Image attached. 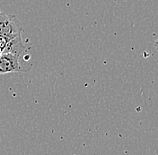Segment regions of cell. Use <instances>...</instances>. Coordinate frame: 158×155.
<instances>
[{
	"mask_svg": "<svg viewBox=\"0 0 158 155\" xmlns=\"http://www.w3.org/2000/svg\"><path fill=\"white\" fill-rule=\"evenodd\" d=\"M2 52H3V51H2V49H1V48H0V55L2 54Z\"/></svg>",
	"mask_w": 158,
	"mask_h": 155,
	"instance_id": "cell-5",
	"label": "cell"
},
{
	"mask_svg": "<svg viewBox=\"0 0 158 155\" xmlns=\"http://www.w3.org/2000/svg\"><path fill=\"white\" fill-rule=\"evenodd\" d=\"M19 59V56L3 52L0 55V75L24 72L20 64Z\"/></svg>",
	"mask_w": 158,
	"mask_h": 155,
	"instance_id": "cell-2",
	"label": "cell"
},
{
	"mask_svg": "<svg viewBox=\"0 0 158 155\" xmlns=\"http://www.w3.org/2000/svg\"><path fill=\"white\" fill-rule=\"evenodd\" d=\"M23 26L15 15L0 12V37L11 39L21 34Z\"/></svg>",
	"mask_w": 158,
	"mask_h": 155,
	"instance_id": "cell-1",
	"label": "cell"
},
{
	"mask_svg": "<svg viewBox=\"0 0 158 155\" xmlns=\"http://www.w3.org/2000/svg\"><path fill=\"white\" fill-rule=\"evenodd\" d=\"M155 48H156V49L158 51V39L155 42Z\"/></svg>",
	"mask_w": 158,
	"mask_h": 155,
	"instance_id": "cell-4",
	"label": "cell"
},
{
	"mask_svg": "<svg viewBox=\"0 0 158 155\" xmlns=\"http://www.w3.org/2000/svg\"><path fill=\"white\" fill-rule=\"evenodd\" d=\"M24 50H25V45L23 42L21 34H19L16 37L9 39V41L7 42V44H6V46L3 52L14 54V55H16V56L20 57L23 53Z\"/></svg>",
	"mask_w": 158,
	"mask_h": 155,
	"instance_id": "cell-3",
	"label": "cell"
}]
</instances>
